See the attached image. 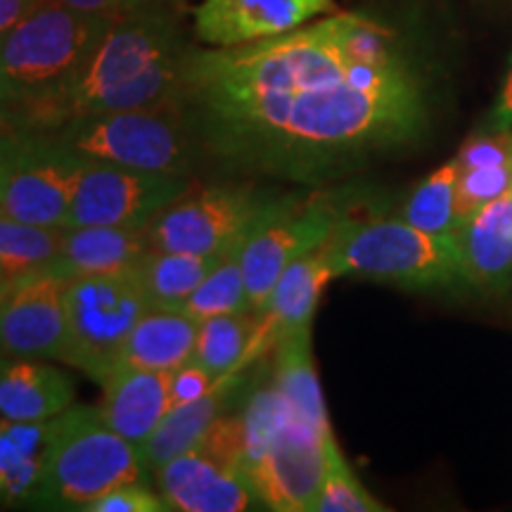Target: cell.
<instances>
[{
	"mask_svg": "<svg viewBox=\"0 0 512 512\" xmlns=\"http://www.w3.org/2000/svg\"><path fill=\"white\" fill-rule=\"evenodd\" d=\"M140 448L102 420L98 406H74L60 415L48 460L43 510H83L119 484L147 482Z\"/></svg>",
	"mask_w": 512,
	"mask_h": 512,
	"instance_id": "5b68a950",
	"label": "cell"
},
{
	"mask_svg": "<svg viewBox=\"0 0 512 512\" xmlns=\"http://www.w3.org/2000/svg\"><path fill=\"white\" fill-rule=\"evenodd\" d=\"M508 192H512V164L460 169L456 183L458 226L486 204L508 195Z\"/></svg>",
	"mask_w": 512,
	"mask_h": 512,
	"instance_id": "4dcf8cb0",
	"label": "cell"
},
{
	"mask_svg": "<svg viewBox=\"0 0 512 512\" xmlns=\"http://www.w3.org/2000/svg\"><path fill=\"white\" fill-rule=\"evenodd\" d=\"M221 382L214 380L209 373H204L200 366H195V363L188 361L185 366L174 370V406L200 399V396L209 394L211 389L219 387Z\"/></svg>",
	"mask_w": 512,
	"mask_h": 512,
	"instance_id": "836d02e7",
	"label": "cell"
},
{
	"mask_svg": "<svg viewBox=\"0 0 512 512\" xmlns=\"http://www.w3.org/2000/svg\"><path fill=\"white\" fill-rule=\"evenodd\" d=\"M256 328H259V313L254 311L202 320L197 325L190 363L200 366L214 380H228L240 368V363H247Z\"/></svg>",
	"mask_w": 512,
	"mask_h": 512,
	"instance_id": "484cf974",
	"label": "cell"
},
{
	"mask_svg": "<svg viewBox=\"0 0 512 512\" xmlns=\"http://www.w3.org/2000/svg\"><path fill=\"white\" fill-rule=\"evenodd\" d=\"M332 12L335 0H202L192 29L209 48H233L283 36Z\"/></svg>",
	"mask_w": 512,
	"mask_h": 512,
	"instance_id": "5bb4252c",
	"label": "cell"
},
{
	"mask_svg": "<svg viewBox=\"0 0 512 512\" xmlns=\"http://www.w3.org/2000/svg\"><path fill=\"white\" fill-rule=\"evenodd\" d=\"M178 110L219 164L292 181L411 145L427 126L418 67L394 29L361 12L195 48Z\"/></svg>",
	"mask_w": 512,
	"mask_h": 512,
	"instance_id": "6da1fadb",
	"label": "cell"
},
{
	"mask_svg": "<svg viewBox=\"0 0 512 512\" xmlns=\"http://www.w3.org/2000/svg\"><path fill=\"white\" fill-rule=\"evenodd\" d=\"M76 382L43 358L0 356V418L46 422L74 406Z\"/></svg>",
	"mask_w": 512,
	"mask_h": 512,
	"instance_id": "ffe728a7",
	"label": "cell"
},
{
	"mask_svg": "<svg viewBox=\"0 0 512 512\" xmlns=\"http://www.w3.org/2000/svg\"><path fill=\"white\" fill-rule=\"evenodd\" d=\"M337 273L332 268L325 247L320 245L302 259L292 261L275 283L271 297L259 313V328L252 344L261 342V347H278L285 337L313 328L318 302L325 287L335 280ZM252 349V347H249Z\"/></svg>",
	"mask_w": 512,
	"mask_h": 512,
	"instance_id": "e0dca14e",
	"label": "cell"
},
{
	"mask_svg": "<svg viewBox=\"0 0 512 512\" xmlns=\"http://www.w3.org/2000/svg\"><path fill=\"white\" fill-rule=\"evenodd\" d=\"M330 434V432H328ZM290 415L245 475L266 510L313 512L325 475V437Z\"/></svg>",
	"mask_w": 512,
	"mask_h": 512,
	"instance_id": "4fadbf2b",
	"label": "cell"
},
{
	"mask_svg": "<svg viewBox=\"0 0 512 512\" xmlns=\"http://www.w3.org/2000/svg\"><path fill=\"white\" fill-rule=\"evenodd\" d=\"M0 356H5V354H3V347H0Z\"/></svg>",
	"mask_w": 512,
	"mask_h": 512,
	"instance_id": "b9f144b4",
	"label": "cell"
},
{
	"mask_svg": "<svg viewBox=\"0 0 512 512\" xmlns=\"http://www.w3.org/2000/svg\"><path fill=\"white\" fill-rule=\"evenodd\" d=\"M337 278H366L401 290L467 287L453 240L401 219H342L325 242Z\"/></svg>",
	"mask_w": 512,
	"mask_h": 512,
	"instance_id": "277c9868",
	"label": "cell"
},
{
	"mask_svg": "<svg viewBox=\"0 0 512 512\" xmlns=\"http://www.w3.org/2000/svg\"><path fill=\"white\" fill-rule=\"evenodd\" d=\"M60 3L107 17H126L150 8H159V5H183V0H60Z\"/></svg>",
	"mask_w": 512,
	"mask_h": 512,
	"instance_id": "e575fe53",
	"label": "cell"
},
{
	"mask_svg": "<svg viewBox=\"0 0 512 512\" xmlns=\"http://www.w3.org/2000/svg\"><path fill=\"white\" fill-rule=\"evenodd\" d=\"M150 249L147 226H74L64 228L53 266L69 278L117 273L136 268Z\"/></svg>",
	"mask_w": 512,
	"mask_h": 512,
	"instance_id": "44dd1931",
	"label": "cell"
},
{
	"mask_svg": "<svg viewBox=\"0 0 512 512\" xmlns=\"http://www.w3.org/2000/svg\"><path fill=\"white\" fill-rule=\"evenodd\" d=\"M311 330L294 332L275 347L273 382L290 408V413L316 432H332L316 361H313Z\"/></svg>",
	"mask_w": 512,
	"mask_h": 512,
	"instance_id": "cb8c5ba5",
	"label": "cell"
},
{
	"mask_svg": "<svg viewBox=\"0 0 512 512\" xmlns=\"http://www.w3.org/2000/svg\"><path fill=\"white\" fill-rule=\"evenodd\" d=\"M69 275L43 266L15 278L0 304V347L5 356L62 361L67 342Z\"/></svg>",
	"mask_w": 512,
	"mask_h": 512,
	"instance_id": "7c38bea8",
	"label": "cell"
},
{
	"mask_svg": "<svg viewBox=\"0 0 512 512\" xmlns=\"http://www.w3.org/2000/svg\"><path fill=\"white\" fill-rule=\"evenodd\" d=\"M48 133L83 157L159 174L190 176L200 152L195 131L178 107L86 114Z\"/></svg>",
	"mask_w": 512,
	"mask_h": 512,
	"instance_id": "8992f818",
	"label": "cell"
},
{
	"mask_svg": "<svg viewBox=\"0 0 512 512\" xmlns=\"http://www.w3.org/2000/svg\"><path fill=\"white\" fill-rule=\"evenodd\" d=\"M10 107H12L10 93H8V88H5L3 79H0V128H5V124H8V117H10Z\"/></svg>",
	"mask_w": 512,
	"mask_h": 512,
	"instance_id": "f35d334b",
	"label": "cell"
},
{
	"mask_svg": "<svg viewBox=\"0 0 512 512\" xmlns=\"http://www.w3.org/2000/svg\"><path fill=\"white\" fill-rule=\"evenodd\" d=\"M470 290L503 297L512 290V192L486 204L453 233Z\"/></svg>",
	"mask_w": 512,
	"mask_h": 512,
	"instance_id": "2e32d148",
	"label": "cell"
},
{
	"mask_svg": "<svg viewBox=\"0 0 512 512\" xmlns=\"http://www.w3.org/2000/svg\"><path fill=\"white\" fill-rule=\"evenodd\" d=\"M460 169H472V166H498L512 164V128L508 131H486L460 147L456 155Z\"/></svg>",
	"mask_w": 512,
	"mask_h": 512,
	"instance_id": "d6a6232c",
	"label": "cell"
},
{
	"mask_svg": "<svg viewBox=\"0 0 512 512\" xmlns=\"http://www.w3.org/2000/svg\"><path fill=\"white\" fill-rule=\"evenodd\" d=\"M157 489L176 512H245L264 508L238 465L195 448L155 472Z\"/></svg>",
	"mask_w": 512,
	"mask_h": 512,
	"instance_id": "9a60e30c",
	"label": "cell"
},
{
	"mask_svg": "<svg viewBox=\"0 0 512 512\" xmlns=\"http://www.w3.org/2000/svg\"><path fill=\"white\" fill-rule=\"evenodd\" d=\"M460 166L456 157L415 188L401 207V219L411 226L425 230L430 235L453 240L458 230V211H456V183Z\"/></svg>",
	"mask_w": 512,
	"mask_h": 512,
	"instance_id": "83f0119b",
	"label": "cell"
},
{
	"mask_svg": "<svg viewBox=\"0 0 512 512\" xmlns=\"http://www.w3.org/2000/svg\"><path fill=\"white\" fill-rule=\"evenodd\" d=\"M484 128L486 131H508V128H512V55H510L508 74H505L503 88L501 93H498V100Z\"/></svg>",
	"mask_w": 512,
	"mask_h": 512,
	"instance_id": "d590c367",
	"label": "cell"
},
{
	"mask_svg": "<svg viewBox=\"0 0 512 512\" xmlns=\"http://www.w3.org/2000/svg\"><path fill=\"white\" fill-rule=\"evenodd\" d=\"M41 3L43 0H0V34L15 27L19 19L29 15Z\"/></svg>",
	"mask_w": 512,
	"mask_h": 512,
	"instance_id": "8d00e7d4",
	"label": "cell"
},
{
	"mask_svg": "<svg viewBox=\"0 0 512 512\" xmlns=\"http://www.w3.org/2000/svg\"><path fill=\"white\" fill-rule=\"evenodd\" d=\"M190 188V176L128 169L83 157L64 228L150 226Z\"/></svg>",
	"mask_w": 512,
	"mask_h": 512,
	"instance_id": "9c48e42d",
	"label": "cell"
},
{
	"mask_svg": "<svg viewBox=\"0 0 512 512\" xmlns=\"http://www.w3.org/2000/svg\"><path fill=\"white\" fill-rule=\"evenodd\" d=\"M67 342L62 363L81 370L100 387L114 373L126 337L152 306L136 268L74 275L67 285Z\"/></svg>",
	"mask_w": 512,
	"mask_h": 512,
	"instance_id": "52a82bcc",
	"label": "cell"
},
{
	"mask_svg": "<svg viewBox=\"0 0 512 512\" xmlns=\"http://www.w3.org/2000/svg\"><path fill=\"white\" fill-rule=\"evenodd\" d=\"M278 197L249 185H211L185 192L150 223L152 249L223 254L249 235Z\"/></svg>",
	"mask_w": 512,
	"mask_h": 512,
	"instance_id": "ba28073f",
	"label": "cell"
},
{
	"mask_svg": "<svg viewBox=\"0 0 512 512\" xmlns=\"http://www.w3.org/2000/svg\"><path fill=\"white\" fill-rule=\"evenodd\" d=\"M226 389L228 380L211 389L209 394L200 396V399L169 408V413L159 420L155 432L140 446V456H143V463L150 475H155L166 463L183 456V453L195 451L202 444L211 427H214V422L223 415Z\"/></svg>",
	"mask_w": 512,
	"mask_h": 512,
	"instance_id": "603a6c76",
	"label": "cell"
},
{
	"mask_svg": "<svg viewBox=\"0 0 512 512\" xmlns=\"http://www.w3.org/2000/svg\"><path fill=\"white\" fill-rule=\"evenodd\" d=\"M382 505L370 494L354 470L349 460L344 458L339 448L335 432L325 437V475L320 494L313 505V512H384Z\"/></svg>",
	"mask_w": 512,
	"mask_h": 512,
	"instance_id": "f546056e",
	"label": "cell"
},
{
	"mask_svg": "<svg viewBox=\"0 0 512 512\" xmlns=\"http://www.w3.org/2000/svg\"><path fill=\"white\" fill-rule=\"evenodd\" d=\"M83 512H171V508L147 482H128L98 496Z\"/></svg>",
	"mask_w": 512,
	"mask_h": 512,
	"instance_id": "1f68e13d",
	"label": "cell"
},
{
	"mask_svg": "<svg viewBox=\"0 0 512 512\" xmlns=\"http://www.w3.org/2000/svg\"><path fill=\"white\" fill-rule=\"evenodd\" d=\"M8 280H15V278H12L8 268H5L3 264H0V283H8Z\"/></svg>",
	"mask_w": 512,
	"mask_h": 512,
	"instance_id": "60d3db41",
	"label": "cell"
},
{
	"mask_svg": "<svg viewBox=\"0 0 512 512\" xmlns=\"http://www.w3.org/2000/svg\"><path fill=\"white\" fill-rule=\"evenodd\" d=\"M197 320L174 309H150L126 337L117 368L176 370L190 361Z\"/></svg>",
	"mask_w": 512,
	"mask_h": 512,
	"instance_id": "7402d4cb",
	"label": "cell"
},
{
	"mask_svg": "<svg viewBox=\"0 0 512 512\" xmlns=\"http://www.w3.org/2000/svg\"><path fill=\"white\" fill-rule=\"evenodd\" d=\"M342 214L328 200L278 197L242 242V268L252 309L261 313L292 261L325 245Z\"/></svg>",
	"mask_w": 512,
	"mask_h": 512,
	"instance_id": "30bf717a",
	"label": "cell"
},
{
	"mask_svg": "<svg viewBox=\"0 0 512 512\" xmlns=\"http://www.w3.org/2000/svg\"><path fill=\"white\" fill-rule=\"evenodd\" d=\"M174 406V370L119 368L102 384L98 411L121 437L145 444Z\"/></svg>",
	"mask_w": 512,
	"mask_h": 512,
	"instance_id": "d6986e66",
	"label": "cell"
},
{
	"mask_svg": "<svg viewBox=\"0 0 512 512\" xmlns=\"http://www.w3.org/2000/svg\"><path fill=\"white\" fill-rule=\"evenodd\" d=\"M242 242L221 254V259L216 261L207 278L202 280L200 287L190 294L188 302L178 311H183L185 316L197 320V323L214 316L254 311L252 302H249L245 268H242Z\"/></svg>",
	"mask_w": 512,
	"mask_h": 512,
	"instance_id": "4316f807",
	"label": "cell"
},
{
	"mask_svg": "<svg viewBox=\"0 0 512 512\" xmlns=\"http://www.w3.org/2000/svg\"><path fill=\"white\" fill-rule=\"evenodd\" d=\"M15 145H17V131L0 128V192H3L5 178H8L12 155H15Z\"/></svg>",
	"mask_w": 512,
	"mask_h": 512,
	"instance_id": "74e56055",
	"label": "cell"
},
{
	"mask_svg": "<svg viewBox=\"0 0 512 512\" xmlns=\"http://www.w3.org/2000/svg\"><path fill=\"white\" fill-rule=\"evenodd\" d=\"M12 283H15V280H8V283H0V304H3V299L8 297Z\"/></svg>",
	"mask_w": 512,
	"mask_h": 512,
	"instance_id": "ab89813d",
	"label": "cell"
},
{
	"mask_svg": "<svg viewBox=\"0 0 512 512\" xmlns=\"http://www.w3.org/2000/svg\"><path fill=\"white\" fill-rule=\"evenodd\" d=\"M60 415L46 422L0 418V508L43 510L48 460Z\"/></svg>",
	"mask_w": 512,
	"mask_h": 512,
	"instance_id": "ac0fdd59",
	"label": "cell"
},
{
	"mask_svg": "<svg viewBox=\"0 0 512 512\" xmlns=\"http://www.w3.org/2000/svg\"><path fill=\"white\" fill-rule=\"evenodd\" d=\"M117 17L43 0L0 34V79L12 107L5 128L31 131L36 119L67 91Z\"/></svg>",
	"mask_w": 512,
	"mask_h": 512,
	"instance_id": "3957f363",
	"label": "cell"
},
{
	"mask_svg": "<svg viewBox=\"0 0 512 512\" xmlns=\"http://www.w3.org/2000/svg\"><path fill=\"white\" fill-rule=\"evenodd\" d=\"M221 254H188L150 249L136 266L138 280L152 309L178 311L200 287Z\"/></svg>",
	"mask_w": 512,
	"mask_h": 512,
	"instance_id": "d4e9b609",
	"label": "cell"
},
{
	"mask_svg": "<svg viewBox=\"0 0 512 512\" xmlns=\"http://www.w3.org/2000/svg\"><path fill=\"white\" fill-rule=\"evenodd\" d=\"M192 50L181 27V5L117 17L79 76L31 131H55L86 114L178 107Z\"/></svg>",
	"mask_w": 512,
	"mask_h": 512,
	"instance_id": "7a4b0ae2",
	"label": "cell"
},
{
	"mask_svg": "<svg viewBox=\"0 0 512 512\" xmlns=\"http://www.w3.org/2000/svg\"><path fill=\"white\" fill-rule=\"evenodd\" d=\"M64 228L36 226L0 214V264L12 278L50 266L57 259Z\"/></svg>",
	"mask_w": 512,
	"mask_h": 512,
	"instance_id": "f1b7e54d",
	"label": "cell"
},
{
	"mask_svg": "<svg viewBox=\"0 0 512 512\" xmlns=\"http://www.w3.org/2000/svg\"><path fill=\"white\" fill-rule=\"evenodd\" d=\"M81 159L50 133L17 131L15 155L0 192V214L36 226H67Z\"/></svg>",
	"mask_w": 512,
	"mask_h": 512,
	"instance_id": "8fae6325",
	"label": "cell"
}]
</instances>
